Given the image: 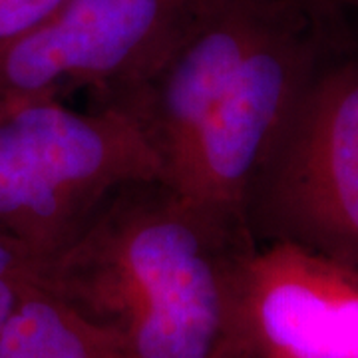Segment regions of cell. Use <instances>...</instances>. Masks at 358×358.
Masks as SVG:
<instances>
[{"instance_id":"cell-4","label":"cell","mask_w":358,"mask_h":358,"mask_svg":"<svg viewBox=\"0 0 358 358\" xmlns=\"http://www.w3.org/2000/svg\"><path fill=\"white\" fill-rule=\"evenodd\" d=\"M319 56L317 30L299 0H285L171 169L167 185L245 219L249 185L317 72Z\"/></svg>"},{"instance_id":"cell-3","label":"cell","mask_w":358,"mask_h":358,"mask_svg":"<svg viewBox=\"0 0 358 358\" xmlns=\"http://www.w3.org/2000/svg\"><path fill=\"white\" fill-rule=\"evenodd\" d=\"M253 241L358 265V62L317 68L245 199Z\"/></svg>"},{"instance_id":"cell-9","label":"cell","mask_w":358,"mask_h":358,"mask_svg":"<svg viewBox=\"0 0 358 358\" xmlns=\"http://www.w3.org/2000/svg\"><path fill=\"white\" fill-rule=\"evenodd\" d=\"M46 259L0 233V333L26 299L44 287Z\"/></svg>"},{"instance_id":"cell-11","label":"cell","mask_w":358,"mask_h":358,"mask_svg":"<svg viewBox=\"0 0 358 358\" xmlns=\"http://www.w3.org/2000/svg\"><path fill=\"white\" fill-rule=\"evenodd\" d=\"M355 2H358V0H355Z\"/></svg>"},{"instance_id":"cell-1","label":"cell","mask_w":358,"mask_h":358,"mask_svg":"<svg viewBox=\"0 0 358 358\" xmlns=\"http://www.w3.org/2000/svg\"><path fill=\"white\" fill-rule=\"evenodd\" d=\"M255 245L243 217L131 183L46 259L44 287L131 358H231L235 273Z\"/></svg>"},{"instance_id":"cell-8","label":"cell","mask_w":358,"mask_h":358,"mask_svg":"<svg viewBox=\"0 0 358 358\" xmlns=\"http://www.w3.org/2000/svg\"><path fill=\"white\" fill-rule=\"evenodd\" d=\"M0 358H131L110 331L46 287L18 307L0 333Z\"/></svg>"},{"instance_id":"cell-5","label":"cell","mask_w":358,"mask_h":358,"mask_svg":"<svg viewBox=\"0 0 358 358\" xmlns=\"http://www.w3.org/2000/svg\"><path fill=\"white\" fill-rule=\"evenodd\" d=\"M205 2L60 0L0 48V96L94 86L115 98L162 64Z\"/></svg>"},{"instance_id":"cell-2","label":"cell","mask_w":358,"mask_h":358,"mask_svg":"<svg viewBox=\"0 0 358 358\" xmlns=\"http://www.w3.org/2000/svg\"><path fill=\"white\" fill-rule=\"evenodd\" d=\"M152 181L167 183L166 164L124 106L0 96V233L40 257L64 249L112 193Z\"/></svg>"},{"instance_id":"cell-10","label":"cell","mask_w":358,"mask_h":358,"mask_svg":"<svg viewBox=\"0 0 358 358\" xmlns=\"http://www.w3.org/2000/svg\"><path fill=\"white\" fill-rule=\"evenodd\" d=\"M60 0H0V48L42 20Z\"/></svg>"},{"instance_id":"cell-7","label":"cell","mask_w":358,"mask_h":358,"mask_svg":"<svg viewBox=\"0 0 358 358\" xmlns=\"http://www.w3.org/2000/svg\"><path fill=\"white\" fill-rule=\"evenodd\" d=\"M285 0H207L162 64L112 98L140 120L167 181L207 115Z\"/></svg>"},{"instance_id":"cell-6","label":"cell","mask_w":358,"mask_h":358,"mask_svg":"<svg viewBox=\"0 0 358 358\" xmlns=\"http://www.w3.org/2000/svg\"><path fill=\"white\" fill-rule=\"evenodd\" d=\"M231 358H358V265L255 245L235 273Z\"/></svg>"}]
</instances>
